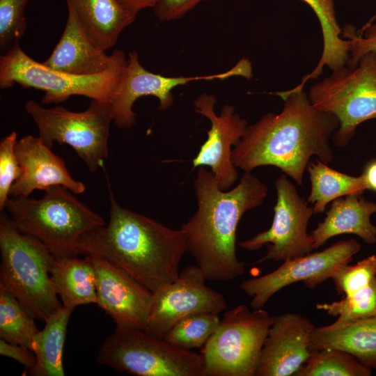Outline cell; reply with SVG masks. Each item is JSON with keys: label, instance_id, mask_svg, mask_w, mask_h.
Returning a JSON list of instances; mask_svg holds the SVG:
<instances>
[{"label": "cell", "instance_id": "836d02e7", "mask_svg": "<svg viewBox=\"0 0 376 376\" xmlns=\"http://www.w3.org/2000/svg\"><path fill=\"white\" fill-rule=\"evenodd\" d=\"M357 30L351 24H346L342 29V37L349 43V61L347 66L354 67L364 54L376 52V22L366 25Z\"/></svg>", "mask_w": 376, "mask_h": 376}, {"label": "cell", "instance_id": "4fadbf2b", "mask_svg": "<svg viewBox=\"0 0 376 376\" xmlns=\"http://www.w3.org/2000/svg\"><path fill=\"white\" fill-rule=\"evenodd\" d=\"M205 281L198 265L184 267L176 280L152 293L144 331L163 338L175 324L189 316L224 312L228 306L226 299Z\"/></svg>", "mask_w": 376, "mask_h": 376}, {"label": "cell", "instance_id": "484cf974", "mask_svg": "<svg viewBox=\"0 0 376 376\" xmlns=\"http://www.w3.org/2000/svg\"><path fill=\"white\" fill-rule=\"evenodd\" d=\"M307 171L311 191L307 201L313 205V213L324 212L327 205L345 196H361L366 189L362 175L352 176L329 167L317 159L309 162Z\"/></svg>", "mask_w": 376, "mask_h": 376}, {"label": "cell", "instance_id": "2e32d148", "mask_svg": "<svg viewBox=\"0 0 376 376\" xmlns=\"http://www.w3.org/2000/svg\"><path fill=\"white\" fill-rule=\"evenodd\" d=\"M86 256L95 271L96 304L111 318L116 327L144 330L152 292L113 263Z\"/></svg>", "mask_w": 376, "mask_h": 376}, {"label": "cell", "instance_id": "8d00e7d4", "mask_svg": "<svg viewBox=\"0 0 376 376\" xmlns=\"http://www.w3.org/2000/svg\"><path fill=\"white\" fill-rule=\"evenodd\" d=\"M125 10L134 16L143 9L153 8L155 0H116Z\"/></svg>", "mask_w": 376, "mask_h": 376}, {"label": "cell", "instance_id": "5b68a950", "mask_svg": "<svg viewBox=\"0 0 376 376\" xmlns=\"http://www.w3.org/2000/svg\"><path fill=\"white\" fill-rule=\"evenodd\" d=\"M0 288L12 293L35 319L45 320L62 306L49 271L55 257L36 238L0 219Z\"/></svg>", "mask_w": 376, "mask_h": 376}, {"label": "cell", "instance_id": "e0dca14e", "mask_svg": "<svg viewBox=\"0 0 376 376\" xmlns=\"http://www.w3.org/2000/svg\"><path fill=\"white\" fill-rule=\"evenodd\" d=\"M314 328L309 319L298 313L273 316L256 376L295 375L311 354Z\"/></svg>", "mask_w": 376, "mask_h": 376}, {"label": "cell", "instance_id": "4316f807", "mask_svg": "<svg viewBox=\"0 0 376 376\" xmlns=\"http://www.w3.org/2000/svg\"><path fill=\"white\" fill-rule=\"evenodd\" d=\"M34 319L12 293L0 288L1 339L32 350L33 337L39 331Z\"/></svg>", "mask_w": 376, "mask_h": 376}, {"label": "cell", "instance_id": "603a6c76", "mask_svg": "<svg viewBox=\"0 0 376 376\" xmlns=\"http://www.w3.org/2000/svg\"><path fill=\"white\" fill-rule=\"evenodd\" d=\"M49 274L63 306L73 311L79 305L97 303L95 271L88 256L55 258Z\"/></svg>", "mask_w": 376, "mask_h": 376}, {"label": "cell", "instance_id": "277c9868", "mask_svg": "<svg viewBox=\"0 0 376 376\" xmlns=\"http://www.w3.org/2000/svg\"><path fill=\"white\" fill-rule=\"evenodd\" d=\"M72 193L53 186L39 199L10 196L5 210L17 230L42 242L55 258L78 256L75 248L78 239L104 225V220Z\"/></svg>", "mask_w": 376, "mask_h": 376}, {"label": "cell", "instance_id": "4dcf8cb0", "mask_svg": "<svg viewBox=\"0 0 376 376\" xmlns=\"http://www.w3.org/2000/svg\"><path fill=\"white\" fill-rule=\"evenodd\" d=\"M331 279L338 293L343 295L367 287L376 279V255H371L355 265H341Z\"/></svg>", "mask_w": 376, "mask_h": 376}, {"label": "cell", "instance_id": "f1b7e54d", "mask_svg": "<svg viewBox=\"0 0 376 376\" xmlns=\"http://www.w3.org/2000/svg\"><path fill=\"white\" fill-rule=\"evenodd\" d=\"M316 308L337 317L330 327H339L376 315V279L367 287L345 295L340 301L318 304Z\"/></svg>", "mask_w": 376, "mask_h": 376}, {"label": "cell", "instance_id": "7a4b0ae2", "mask_svg": "<svg viewBox=\"0 0 376 376\" xmlns=\"http://www.w3.org/2000/svg\"><path fill=\"white\" fill-rule=\"evenodd\" d=\"M108 224L84 233L77 255L96 256L121 268L152 293L176 280L187 251L185 233L120 205L109 184Z\"/></svg>", "mask_w": 376, "mask_h": 376}, {"label": "cell", "instance_id": "30bf717a", "mask_svg": "<svg viewBox=\"0 0 376 376\" xmlns=\"http://www.w3.org/2000/svg\"><path fill=\"white\" fill-rule=\"evenodd\" d=\"M272 323L263 308L244 304L226 310L216 331L201 349L206 376H256Z\"/></svg>", "mask_w": 376, "mask_h": 376}, {"label": "cell", "instance_id": "9c48e42d", "mask_svg": "<svg viewBox=\"0 0 376 376\" xmlns=\"http://www.w3.org/2000/svg\"><path fill=\"white\" fill-rule=\"evenodd\" d=\"M24 109L48 147L52 148L54 142L68 144L90 172L102 167L109 156L111 102L92 100L86 110L74 112L61 105L45 108L31 100Z\"/></svg>", "mask_w": 376, "mask_h": 376}, {"label": "cell", "instance_id": "8992f818", "mask_svg": "<svg viewBox=\"0 0 376 376\" xmlns=\"http://www.w3.org/2000/svg\"><path fill=\"white\" fill-rule=\"evenodd\" d=\"M127 63L125 56L107 71L91 76H77L52 70L29 56L19 42L0 57V88L15 84L45 92L42 104H58L72 95L112 102Z\"/></svg>", "mask_w": 376, "mask_h": 376}, {"label": "cell", "instance_id": "d6986e66", "mask_svg": "<svg viewBox=\"0 0 376 376\" xmlns=\"http://www.w3.org/2000/svg\"><path fill=\"white\" fill-rule=\"evenodd\" d=\"M65 29L51 55L42 63L56 71L91 76L104 72L125 55L115 49L108 55L86 33L74 13L68 10Z\"/></svg>", "mask_w": 376, "mask_h": 376}, {"label": "cell", "instance_id": "74e56055", "mask_svg": "<svg viewBox=\"0 0 376 376\" xmlns=\"http://www.w3.org/2000/svg\"><path fill=\"white\" fill-rule=\"evenodd\" d=\"M367 190L376 191V160L368 163L361 174Z\"/></svg>", "mask_w": 376, "mask_h": 376}, {"label": "cell", "instance_id": "f35d334b", "mask_svg": "<svg viewBox=\"0 0 376 376\" xmlns=\"http://www.w3.org/2000/svg\"><path fill=\"white\" fill-rule=\"evenodd\" d=\"M375 371H376V367H375Z\"/></svg>", "mask_w": 376, "mask_h": 376}, {"label": "cell", "instance_id": "3957f363", "mask_svg": "<svg viewBox=\"0 0 376 376\" xmlns=\"http://www.w3.org/2000/svg\"><path fill=\"white\" fill-rule=\"evenodd\" d=\"M194 188L195 214L182 224L187 251L206 280L226 281L243 275L245 266L236 254V232L244 214L260 206L267 195V185L245 172L237 186L221 190L210 170L200 166Z\"/></svg>", "mask_w": 376, "mask_h": 376}, {"label": "cell", "instance_id": "7402d4cb", "mask_svg": "<svg viewBox=\"0 0 376 376\" xmlns=\"http://www.w3.org/2000/svg\"><path fill=\"white\" fill-rule=\"evenodd\" d=\"M332 348L351 354L367 367H376V315L339 327H315L311 352Z\"/></svg>", "mask_w": 376, "mask_h": 376}, {"label": "cell", "instance_id": "ffe728a7", "mask_svg": "<svg viewBox=\"0 0 376 376\" xmlns=\"http://www.w3.org/2000/svg\"><path fill=\"white\" fill-rule=\"evenodd\" d=\"M375 213L376 203L366 201L361 196L350 195L334 200L324 220L310 233L313 249L342 234H353L367 244H375L376 226L370 221V216Z\"/></svg>", "mask_w": 376, "mask_h": 376}, {"label": "cell", "instance_id": "52a82bcc", "mask_svg": "<svg viewBox=\"0 0 376 376\" xmlns=\"http://www.w3.org/2000/svg\"><path fill=\"white\" fill-rule=\"evenodd\" d=\"M308 95L317 109L336 116L339 127L332 141L346 146L361 123L376 118V52L364 54L354 67L333 70L314 84Z\"/></svg>", "mask_w": 376, "mask_h": 376}, {"label": "cell", "instance_id": "7c38bea8", "mask_svg": "<svg viewBox=\"0 0 376 376\" xmlns=\"http://www.w3.org/2000/svg\"><path fill=\"white\" fill-rule=\"evenodd\" d=\"M240 76L247 79L253 77L252 65L242 58L231 69L221 73L196 77H165L152 73L140 63L136 51L128 54V60L111 106L112 123L120 129L132 127L136 123V113L133 111L135 101L143 96H154L159 102L158 109L166 110L173 102L172 91L180 85L198 80L225 79Z\"/></svg>", "mask_w": 376, "mask_h": 376}, {"label": "cell", "instance_id": "83f0119b", "mask_svg": "<svg viewBox=\"0 0 376 376\" xmlns=\"http://www.w3.org/2000/svg\"><path fill=\"white\" fill-rule=\"evenodd\" d=\"M370 368L351 354L338 349L311 352L306 361L295 376H370Z\"/></svg>", "mask_w": 376, "mask_h": 376}, {"label": "cell", "instance_id": "5bb4252c", "mask_svg": "<svg viewBox=\"0 0 376 376\" xmlns=\"http://www.w3.org/2000/svg\"><path fill=\"white\" fill-rule=\"evenodd\" d=\"M360 250L354 239L338 241L321 251L284 260L274 271L244 281L240 288L252 298L253 309L262 308L276 292L294 283L303 281L308 288H315L331 279L339 267L349 264Z\"/></svg>", "mask_w": 376, "mask_h": 376}, {"label": "cell", "instance_id": "f546056e", "mask_svg": "<svg viewBox=\"0 0 376 376\" xmlns=\"http://www.w3.org/2000/svg\"><path fill=\"white\" fill-rule=\"evenodd\" d=\"M219 314L201 313L189 316L175 324L164 336L170 344L187 350L203 347L217 329Z\"/></svg>", "mask_w": 376, "mask_h": 376}, {"label": "cell", "instance_id": "8fae6325", "mask_svg": "<svg viewBox=\"0 0 376 376\" xmlns=\"http://www.w3.org/2000/svg\"><path fill=\"white\" fill-rule=\"evenodd\" d=\"M276 202L270 228L254 237L240 242L238 246L247 251L267 246V253L258 261L274 262L294 259L312 252L313 240L307 232L313 209L301 197L295 185L283 173L275 181Z\"/></svg>", "mask_w": 376, "mask_h": 376}, {"label": "cell", "instance_id": "ac0fdd59", "mask_svg": "<svg viewBox=\"0 0 376 376\" xmlns=\"http://www.w3.org/2000/svg\"><path fill=\"white\" fill-rule=\"evenodd\" d=\"M15 153L22 169V175L13 184L9 196H29L35 190H46L61 186L79 194L86 187L75 180L64 161L38 136L26 135L17 141Z\"/></svg>", "mask_w": 376, "mask_h": 376}, {"label": "cell", "instance_id": "e575fe53", "mask_svg": "<svg viewBox=\"0 0 376 376\" xmlns=\"http://www.w3.org/2000/svg\"><path fill=\"white\" fill-rule=\"evenodd\" d=\"M212 0H155L152 8L157 18L169 22L182 17L202 1Z\"/></svg>", "mask_w": 376, "mask_h": 376}, {"label": "cell", "instance_id": "9a60e30c", "mask_svg": "<svg viewBox=\"0 0 376 376\" xmlns=\"http://www.w3.org/2000/svg\"><path fill=\"white\" fill-rule=\"evenodd\" d=\"M213 95L203 93L194 100L195 111L210 122L207 138L193 159V169L208 166L219 188L229 189L237 179V167L232 161V150L244 135L247 121L235 112L231 105H224L219 115L214 111Z\"/></svg>", "mask_w": 376, "mask_h": 376}, {"label": "cell", "instance_id": "1f68e13d", "mask_svg": "<svg viewBox=\"0 0 376 376\" xmlns=\"http://www.w3.org/2000/svg\"><path fill=\"white\" fill-rule=\"evenodd\" d=\"M29 0H0L1 54L18 43L26 29L24 10Z\"/></svg>", "mask_w": 376, "mask_h": 376}, {"label": "cell", "instance_id": "d590c367", "mask_svg": "<svg viewBox=\"0 0 376 376\" xmlns=\"http://www.w3.org/2000/svg\"><path fill=\"white\" fill-rule=\"evenodd\" d=\"M0 354L11 358L26 368V371L31 369L36 363L34 352L29 348L0 340Z\"/></svg>", "mask_w": 376, "mask_h": 376}, {"label": "cell", "instance_id": "cb8c5ba5", "mask_svg": "<svg viewBox=\"0 0 376 376\" xmlns=\"http://www.w3.org/2000/svg\"><path fill=\"white\" fill-rule=\"evenodd\" d=\"M72 310L62 305L45 320L42 330L33 340L32 350L36 357L35 366L26 371L32 376H64L63 350L67 327Z\"/></svg>", "mask_w": 376, "mask_h": 376}, {"label": "cell", "instance_id": "d6a6232c", "mask_svg": "<svg viewBox=\"0 0 376 376\" xmlns=\"http://www.w3.org/2000/svg\"><path fill=\"white\" fill-rule=\"evenodd\" d=\"M17 133L13 131L0 141V210H5L13 184L22 175L15 153Z\"/></svg>", "mask_w": 376, "mask_h": 376}, {"label": "cell", "instance_id": "ba28073f", "mask_svg": "<svg viewBox=\"0 0 376 376\" xmlns=\"http://www.w3.org/2000/svg\"><path fill=\"white\" fill-rule=\"evenodd\" d=\"M97 362L136 376H206L201 353L177 347L142 329L116 327L101 344Z\"/></svg>", "mask_w": 376, "mask_h": 376}, {"label": "cell", "instance_id": "d4e9b609", "mask_svg": "<svg viewBox=\"0 0 376 376\" xmlns=\"http://www.w3.org/2000/svg\"><path fill=\"white\" fill-rule=\"evenodd\" d=\"M314 11L321 26L323 48L321 57L314 70L306 75L297 88H304L310 79H316L324 66L331 71L347 65L349 61V43L342 37V29L338 23L335 0H302Z\"/></svg>", "mask_w": 376, "mask_h": 376}, {"label": "cell", "instance_id": "6da1fadb", "mask_svg": "<svg viewBox=\"0 0 376 376\" xmlns=\"http://www.w3.org/2000/svg\"><path fill=\"white\" fill-rule=\"evenodd\" d=\"M284 101L279 113H267L246 130L232 150L235 167L251 173L262 166H274L301 185L312 156L331 163L330 145L339 121L319 110L304 88L274 93Z\"/></svg>", "mask_w": 376, "mask_h": 376}, {"label": "cell", "instance_id": "44dd1931", "mask_svg": "<svg viewBox=\"0 0 376 376\" xmlns=\"http://www.w3.org/2000/svg\"><path fill=\"white\" fill-rule=\"evenodd\" d=\"M70 10L88 36L100 47H113L122 31L136 16L116 0H66Z\"/></svg>", "mask_w": 376, "mask_h": 376}]
</instances>
